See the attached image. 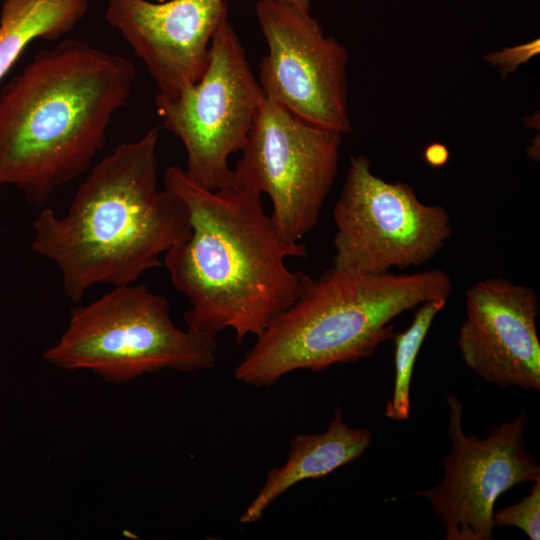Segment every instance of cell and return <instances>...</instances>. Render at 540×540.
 Here are the masks:
<instances>
[{
    "label": "cell",
    "mask_w": 540,
    "mask_h": 540,
    "mask_svg": "<svg viewBox=\"0 0 540 540\" xmlns=\"http://www.w3.org/2000/svg\"><path fill=\"white\" fill-rule=\"evenodd\" d=\"M164 187L189 212L190 236L164 258L171 282L190 303L186 328L215 338L232 328L237 343L259 336L298 297L306 274L290 270L286 259L306 257V246L282 236L261 196L233 184L209 190L171 166Z\"/></svg>",
    "instance_id": "6da1fadb"
},
{
    "label": "cell",
    "mask_w": 540,
    "mask_h": 540,
    "mask_svg": "<svg viewBox=\"0 0 540 540\" xmlns=\"http://www.w3.org/2000/svg\"><path fill=\"white\" fill-rule=\"evenodd\" d=\"M135 76L129 59L78 39L35 54L0 91V188L39 206L86 172Z\"/></svg>",
    "instance_id": "7a4b0ae2"
},
{
    "label": "cell",
    "mask_w": 540,
    "mask_h": 540,
    "mask_svg": "<svg viewBox=\"0 0 540 540\" xmlns=\"http://www.w3.org/2000/svg\"><path fill=\"white\" fill-rule=\"evenodd\" d=\"M161 129L120 144L96 163L65 214L43 208L35 219L32 249L56 265L71 300L97 284L134 283L190 236L185 203L158 188Z\"/></svg>",
    "instance_id": "3957f363"
},
{
    "label": "cell",
    "mask_w": 540,
    "mask_h": 540,
    "mask_svg": "<svg viewBox=\"0 0 540 540\" xmlns=\"http://www.w3.org/2000/svg\"><path fill=\"white\" fill-rule=\"evenodd\" d=\"M452 290L441 269L358 274L331 267L306 275L296 300L257 336L234 376L263 387L296 370L367 358L392 339L397 316L429 300H448Z\"/></svg>",
    "instance_id": "277c9868"
},
{
    "label": "cell",
    "mask_w": 540,
    "mask_h": 540,
    "mask_svg": "<svg viewBox=\"0 0 540 540\" xmlns=\"http://www.w3.org/2000/svg\"><path fill=\"white\" fill-rule=\"evenodd\" d=\"M216 350L215 337L173 323L166 297L132 283L74 307L65 331L43 357L57 368L90 370L120 384L163 369H210Z\"/></svg>",
    "instance_id": "5b68a950"
},
{
    "label": "cell",
    "mask_w": 540,
    "mask_h": 540,
    "mask_svg": "<svg viewBox=\"0 0 540 540\" xmlns=\"http://www.w3.org/2000/svg\"><path fill=\"white\" fill-rule=\"evenodd\" d=\"M333 219L332 268L358 274L421 267L452 234L444 207L421 202L407 183L376 176L363 155L349 159Z\"/></svg>",
    "instance_id": "8992f818"
},
{
    "label": "cell",
    "mask_w": 540,
    "mask_h": 540,
    "mask_svg": "<svg viewBox=\"0 0 540 540\" xmlns=\"http://www.w3.org/2000/svg\"><path fill=\"white\" fill-rule=\"evenodd\" d=\"M264 99L244 46L226 18L213 35L201 78L176 99L157 94L155 105L161 127L183 143L187 175L218 190L233 183L228 160L245 146Z\"/></svg>",
    "instance_id": "52a82bcc"
},
{
    "label": "cell",
    "mask_w": 540,
    "mask_h": 540,
    "mask_svg": "<svg viewBox=\"0 0 540 540\" xmlns=\"http://www.w3.org/2000/svg\"><path fill=\"white\" fill-rule=\"evenodd\" d=\"M341 136L265 98L233 169L232 184L266 194L279 232L299 241L319 221L338 173Z\"/></svg>",
    "instance_id": "ba28073f"
},
{
    "label": "cell",
    "mask_w": 540,
    "mask_h": 540,
    "mask_svg": "<svg viewBox=\"0 0 540 540\" xmlns=\"http://www.w3.org/2000/svg\"><path fill=\"white\" fill-rule=\"evenodd\" d=\"M255 14L268 47L258 77L265 98L310 124L351 132L345 47L283 0H259Z\"/></svg>",
    "instance_id": "9c48e42d"
},
{
    "label": "cell",
    "mask_w": 540,
    "mask_h": 540,
    "mask_svg": "<svg viewBox=\"0 0 540 540\" xmlns=\"http://www.w3.org/2000/svg\"><path fill=\"white\" fill-rule=\"evenodd\" d=\"M447 403L451 450L444 458L443 479L415 494L430 502L446 540H491L499 496L517 484L540 479V466L526 450L528 420L522 412L480 439L464 434L459 400L447 395Z\"/></svg>",
    "instance_id": "30bf717a"
},
{
    "label": "cell",
    "mask_w": 540,
    "mask_h": 540,
    "mask_svg": "<svg viewBox=\"0 0 540 540\" xmlns=\"http://www.w3.org/2000/svg\"><path fill=\"white\" fill-rule=\"evenodd\" d=\"M106 22L143 62L158 95L176 99L204 73L225 0H107Z\"/></svg>",
    "instance_id": "8fae6325"
},
{
    "label": "cell",
    "mask_w": 540,
    "mask_h": 540,
    "mask_svg": "<svg viewBox=\"0 0 540 540\" xmlns=\"http://www.w3.org/2000/svg\"><path fill=\"white\" fill-rule=\"evenodd\" d=\"M538 297L506 278H485L465 294L457 345L465 365L485 382L540 390Z\"/></svg>",
    "instance_id": "7c38bea8"
},
{
    "label": "cell",
    "mask_w": 540,
    "mask_h": 540,
    "mask_svg": "<svg viewBox=\"0 0 540 540\" xmlns=\"http://www.w3.org/2000/svg\"><path fill=\"white\" fill-rule=\"evenodd\" d=\"M366 429L349 427L340 409L327 429L316 434H297L290 440L287 461L270 469L255 498L240 517L243 524L258 521L266 509L297 483L324 477L359 458L370 446Z\"/></svg>",
    "instance_id": "4fadbf2b"
},
{
    "label": "cell",
    "mask_w": 540,
    "mask_h": 540,
    "mask_svg": "<svg viewBox=\"0 0 540 540\" xmlns=\"http://www.w3.org/2000/svg\"><path fill=\"white\" fill-rule=\"evenodd\" d=\"M88 7V0H3L0 81L31 42L67 34L84 18Z\"/></svg>",
    "instance_id": "5bb4252c"
},
{
    "label": "cell",
    "mask_w": 540,
    "mask_h": 540,
    "mask_svg": "<svg viewBox=\"0 0 540 540\" xmlns=\"http://www.w3.org/2000/svg\"><path fill=\"white\" fill-rule=\"evenodd\" d=\"M447 299L429 300L417 307L411 325L403 332L394 333L395 379L392 397L385 416L391 420H406L410 415V385L417 355L436 315Z\"/></svg>",
    "instance_id": "9a60e30c"
},
{
    "label": "cell",
    "mask_w": 540,
    "mask_h": 540,
    "mask_svg": "<svg viewBox=\"0 0 540 540\" xmlns=\"http://www.w3.org/2000/svg\"><path fill=\"white\" fill-rule=\"evenodd\" d=\"M495 527H516L531 540L540 539V479L533 482L528 495L518 503L494 512Z\"/></svg>",
    "instance_id": "2e32d148"
},
{
    "label": "cell",
    "mask_w": 540,
    "mask_h": 540,
    "mask_svg": "<svg viewBox=\"0 0 540 540\" xmlns=\"http://www.w3.org/2000/svg\"><path fill=\"white\" fill-rule=\"evenodd\" d=\"M539 50V39H534L528 43L490 53L486 56V59L491 65L497 67L501 73L506 76L515 71L521 64L538 54Z\"/></svg>",
    "instance_id": "e0dca14e"
},
{
    "label": "cell",
    "mask_w": 540,
    "mask_h": 540,
    "mask_svg": "<svg viewBox=\"0 0 540 540\" xmlns=\"http://www.w3.org/2000/svg\"><path fill=\"white\" fill-rule=\"evenodd\" d=\"M424 157L431 166L440 167L447 163L449 151L443 144L433 143L425 149Z\"/></svg>",
    "instance_id": "ac0fdd59"
},
{
    "label": "cell",
    "mask_w": 540,
    "mask_h": 540,
    "mask_svg": "<svg viewBox=\"0 0 540 540\" xmlns=\"http://www.w3.org/2000/svg\"><path fill=\"white\" fill-rule=\"evenodd\" d=\"M301 10L310 12L311 0H283Z\"/></svg>",
    "instance_id": "d6986e66"
}]
</instances>
